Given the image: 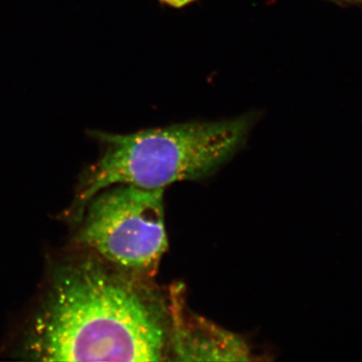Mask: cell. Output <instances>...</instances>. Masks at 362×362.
<instances>
[{
	"instance_id": "cell-3",
	"label": "cell",
	"mask_w": 362,
	"mask_h": 362,
	"mask_svg": "<svg viewBox=\"0 0 362 362\" xmlns=\"http://www.w3.org/2000/svg\"><path fill=\"white\" fill-rule=\"evenodd\" d=\"M163 197L164 189L106 188L86 207L78 242L117 270L153 278L168 247Z\"/></svg>"
},
{
	"instance_id": "cell-4",
	"label": "cell",
	"mask_w": 362,
	"mask_h": 362,
	"mask_svg": "<svg viewBox=\"0 0 362 362\" xmlns=\"http://www.w3.org/2000/svg\"><path fill=\"white\" fill-rule=\"evenodd\" d=\"M168 361H250L259 359L245 338L190 311L180 285L168 292Z\"/></svg>"
},
{
	"instance_id": "cell-1",
	"label": "cell",
	"mask_w": 362,
	"mask_h": 362,
	"mask_svg": "<svg viewBox=\"0 0 362 362\" xmlns=\"http://www.w3.org/2000/svg\"><path fill=\"white\" fill-rule=\"evenodd\" d=\"M168 319L151 279L89 262L57 274L25 347L42 361H166Z\"/></svg>"
},
{
	"instance_id": "cell-2",
	"label": "cell",
	"mask_w": 362,
	"mask_h": 362,
	"mask_svg": "<svg viewBox=\"0 0 362 362\" xmlns=\"http://www.w3.org/2000/svg\"><path fill=\"white\" fill-rule=\"evenodd\" d=\"M250 119L176 124L131 133L93 131L104 150L83 178L70 216L82 220L86 207L99 192L118 185L165 189L181 181L202 180L240 148Z\"/></svg>"
},
{
	"instance_id": "cell-5",
	"label": "cell",
	"mask_w": 362,
	"mask_h": 362,
	"mask_svg": "<svg viewBox=\"0 0 362 362\" xmlns=\"http://www.w3.org/2000/svg\"><path fill=\"white\" fill-rule=\"evenodd\" d=\"M162 1L165 2V4L171 6L182 7L187 6L188 4L194 1V0H162Z\"/></svg>"
}]
</instances>
